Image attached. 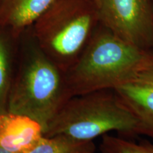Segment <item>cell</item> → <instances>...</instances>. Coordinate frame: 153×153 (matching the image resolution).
I'll return each mask as SVG.
<instances>
[{"label":"cell","instance_id":"6da1fadb","mask_svg":"<svg viewBox=\"0 0 153 153\" xmlns=\"http://www.w3.org/2000/svg\"><path fill=\"white\" fill-rule=\"evenodd\" d=\"M21 40L7 111L29 116L43 133L55 115L71 97L65 72L45 55L33 32Z\"/></svg>","mask_w":153,"mask_h":153},{"label":"cell","instance_id":"7a4b0ae2","mask_svg":"<svg viewBox=\"0 0 153 153\" xmlns=\"http://www.w3.org/2000/svg\"><path fill=\"white\" fill-rule=\"evenodd\" d=\"M148 52L123 41L99 23L78 60L65 72L70 96L114 89L133 77Z\"/></svg>","mask_w":153,"mask_h":153},{"label":"cell","instance_id":"3957f363","mask_svg":"<svg viewBox=\"0 0 153 153\" xmlns=\"http://www.w3.org/2000/svg\"><path fill=\"white\" fill-rule=\"evenodd\" d=\"M113 131L124 137L141 135L137 119L114 89H104L70 97L51 120L44 136L93 141Z\"/></svg>","mask_w":153,"mask_h":153},{"label":"cell","instance_id":"277c9868","mask_svg":"<svg viewBox=\"0 0 153 153\" xmlns=\"http://www.w3.org/2000/svg\"><path fill=\"white\" fill-rule=\"evenodd\" d=\"M99 21L94 0H58L33 25L36 41L62 71L85 51Z\"/></svg>","mask_w":153,"mask_h":153},{"label":"cell","instance_id":"5b68a950","mask_svg":"<svg viewBox=\"0 0 153 153\" xmlns=\"http://www.w3.org/2000/svg\"><path fill=\"white\" fill-rule=\"evenodd\" d=\"M100 23L145 52H153V0H94Z\"/></svg>","mask_w":153,"mask_h":153},{"label":"cell","instance_id":"8992f818","mask_svg":"<svg viewBox=\"0 0 153 153\" xmlns=\"http://www.w3.org/2000/svg\"><path fill=\"white\" fill-rule=\"evenodd\" d=\"M44 136L41 124L29 116L0 114V147L11 153H27Z\"/></svg>","mask_w":153,"mask_h":153},{"label":"cell","instance_id":"52a82bcc","mask_svg":"<svg viewBox=\"0 0 153 153\" xmlns=\"http://www.w3.org/2000/svg\"><path fill=\"white\" fill-rule=\"evenodd\" d=\"M114 91L137 119L141 135L153 139V85L129 80Z\"/></svg>","mask_w":153,"mask_h":153},{"label":"cell","instance_id":"ba28073f","mask_svg":"<svg viewBox=\"0 0 153 153\" xmlns=\"http://www.w3.org/2000/svg\"><path fill=\"white\" fill-rule=\"evenodd\" d=\"M58 0H1L0 26L19 36Z\"/></svg>","mask_w":153,"mask_h":153},{"label":"cell","instance_id":"9c48e42d","mask_svg":"<svg viewBox=\"0 0 153 153\" xmlns=\"http://www.w3.org/2000/svg\"><path fill=\"white\" fill-rule=\"evenodd\" d=\"M19 36L0 26V114L7 112L8 99L16 70L14 41Z\"/></svg>","mask_w":153,"mask_h":153},{"label":"cell","instance_id":"30bf717a","mask_svg":"<svg viewBox=\"0 0 153 153\" xmlns=\"http://www.w3.org/2000/svg\"><path fill=\"white\" fill-rule=\"evenodd\" d=\"M94 141H82L64 135L43 136L27 153H95Z\"/></svg>","mask_w":153,"mask_h":153},{"label":"cell","instance_id":"8fae6325","mask_svg":"<svg viewBox=\"0 0 153 153\" xmlns=\"http://www.w3.org/2000/svg\"><path fill=\"white\" fill-rule=\"evenodd\" d=\"M99 151L100 153H153V144L136 143L124 137L106 134L101 137Z\"/></svg>","mask_w":153,"mask_h":153},{"label":"cell","instance_id":"7c38bea8","mask_svg":"<svg viewBox=\"0 0 153 153\" xmlns=\"http://www.w3.org/2000/svg\"><path fill=\"white\" fill-rule=\"evenodd\" d=\"M131 80L153 85V52L148 53L135 70Z\"/></svg>","mask_w":153,"mask_h":153},{"label":"cell","instance_id":"4fadbf2b","mask_svg":"<svg viewBox=\"0 0 153 153\" xmlns=\"http://www.w3.org/2000/svg\"><path fill=\"white\" fill-rule=\"evenodd\" d=\"M0 153H11V152H9V151L6 150H4V149L1 148V147H0Z\"/></svg>","mask_w":153,"mask_h":153},{"label":"cell","instance_id":"5bb4252c","mask_svg":"<svg viewBox=\"0 0 153 153\" xmlns=\"http://www.w3.org/2000/svg\"><path fill=\"white\" fill-rule=\"evenodd\" d=\"M0 1H1V0H0Z\"/></svg>","mask_w":153,"mask_h":153}]
</instances>
